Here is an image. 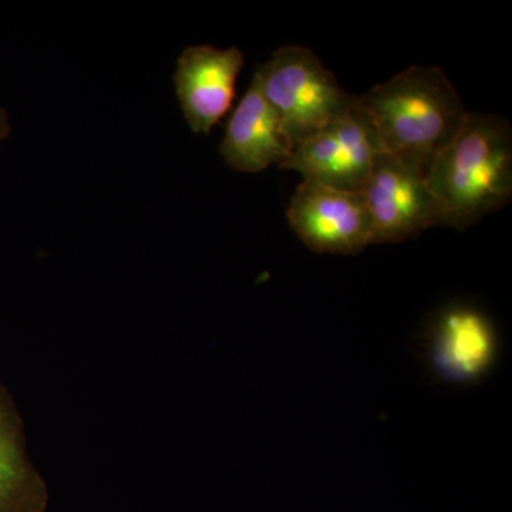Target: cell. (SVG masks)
I'll use <instances>...</instances> for the list:
<instances>
[{
	"mask_svg": "<svg viewBox=\"0 0 512 512\" xmlns=\"http://www.w3.org/2000/svg\"><path fill=\"white\" fill-rule=\"evenodd\" d=\"M497 352L493 323L470 306L447 309L431 329L429 363L444 382H480L494 366Z\"/></svg>",
	"mask_w": 512,
	"mask_h": 512,
	"instance_id": "obj_8",
	"label": "cell"
},
{
	"mask_svg": "<svg viewBox=\"0 0 512 512\" xmlns=\"http://www.w3.org/2000/svg\"><path fill=\"white\" fill-rule=\"evenodd\" d=\"M293 150L281 119L265 99L258 79L252 77L247 93L229 117L221 157L232 170L261 173L271 165L282 167Z\"/></svg>",
	"mask_w": 512,
	"mask_h": 512,
	"instance_id": "obj_9",
	"label": "cell"
},
{
	"mask_svg": "<svg viewBox=\"0 0 512 512\" xmlns=\"http://www.w3.org/2000/svg\"><path fill=\"white\" fill-rule=\"evenodd\" d=\"M384 153L427 175L467 119L460 94L437 66H412L356 96Z\"/></svg>",
	"mask_w": 512,
	"mask_h": 512,
	"instance_id": "obj_1",
	"label": "cell"
},
{
	"mask_svg": "<svg viewBox=\"0 0 512 512\" xmlns=\"http://www.w3.org/2000/svg\"><path fill=\"white\" fill-rule=\"evenodd\" d=\"M288 221L299 239L319 254L356 255L373 245V221L360 191L302 181L292 195Z\"/></svg>",
	"mask_w": 512,
	"mask_h": 512,
	"instance_id": "obj_6",
	"label": "cell"
},
{
	"mask_svg": "<svg viewBox=\"0 0 512 512\" xmlns=\"http://www.w3.org/2000/svg\"><path fill=\"white\" fill-rule=\"evenodd\" d=\"M265 99L282 121L293 148L352 106V96L311 49L285 46L254 74Z\"/></svg>",
	"mask_w": 512,
	"mask_h": 512,
	"instance_id": "obj_3",
	"label": "cell"
},
{
	"mask_svg": "<svg viewBox=\"0 0 512 512\" xmlns=\"http://www.w3.org/2000/svg\"><path fill=\"white\" fill-rule=\"evenodd\" d=\"M10 133H12V124H10L8 111L0 106V143L5 141Z\"/></svg>",
	"mask_w": 512,
	"mask_h": 512,
	"instance_id": "obj_11",
	"label": "cell"
},
{
	"mask_svg": "<svg viewBox=\"0 0 512 512\" xmlns=\"http://www.w3.org/2000/svg\"><path fill=\"white\" fill-rule=\"evenodd\" d=\"M244 63L238 47L201 45L183 50L175 67L174 86L192 133L210 134L231 109Z\"/></svg>",
	"mask_w": 512,
	"mask_h": 512,
	"instance_id": "obj_7",
	"label": "cell"
},
{
	"mask_svg": "<svg viewBox=\"0 0 512 512\" xmlns=\"http://www.w3.org/2000/svg\"><path fill=\"white\" fill-rule=\"evenodd\" d=\"M49 493L26 451L23 423L0 383V512H45Z\"/></svg>",
	"mask_w": 512,
	"mask_h": 512,
	"instance_id": "obj_10",
	"label": "cell"
},
{
	"mask_svg": "<svg viewBox=\"0 0 512 512\" xmlns=\"http://www.w3.org/2000/svg\"><path fill=\"white\" fill-rule=\"evenodd\" d=\"M373 221V245L399 244L437 225L443 208L416 165L382 153L362 188Z\"/></svg>",
	"mask_w": 512,
	"mask_h": 512,
	"instance_id": "obj_5",
	"label": "cell"
},
{
	"mask_svg": "<svg viewBox=\"0 0 512 512\" xmlns=\"http://www.w3.org/2000/svg\"><path fill=\"white\" fill-rule=\"evenodd\" d=\"M384 153L372 124L355 97L352 106L293 150L281 168L346 191H362L379 154Z\"/></svg>",
	"mask_w": 512,
	"mask_h": 512,
	"instance_id": "obj_4",
	"label": "cell"
},
{
	"mask_svg": "<svg viewBox=\"0 0 512 512\" xmlns=\"http://www.w3.org/2000/svg\"><path fill=\"white\" fill-rule=\"evenodd\" d=\"M427 183L446 227L466 231L512 197V128L504 117L468 113L463 127L434 158Z\"/></svg>",
	"mask_w": 512,
	"mask_h": 512,
	"instance_id": "obj_2",
	"label": "cell"
}]
</instances>
